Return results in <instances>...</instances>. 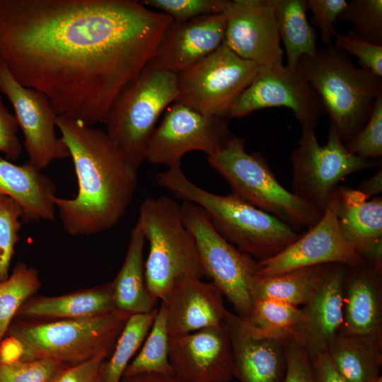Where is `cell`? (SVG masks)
Segmentation results:
<instances>
[{"instance_id": "8fae6325", "label": "cell", "mask_w": 382, "mask_h": 382, "mask_svg": "<svg viewBox=\"0 0 382 382\" xmlns=\"http://www.w3.org/2000/svg\"><path fill=\"white\" fill-rule=\"evenodd\" d=\"M262 67L241 58L223 42L177 74L175 102L206 115L229 118L233 105Z\"/></svg>"}, {"instance_id": "d6986e66", "label": "cell", "mask_w": 382, "mask_h": 382, "mask_svg": "<svg viewBox=\"0 0 382 382\" xmlns=\"http://www.w3.org/2000/svg\"><path fill=\"white\" fill-rule=\"evenodd\" d=\"M226 27L223 12L173 21L149 65L178 74L217 50L224 42Z\"/></svg>"}, {"instance_id": "e575fe53", "label": "cell", "mask_w": 382, "mask_h": 382, "mask_svg": "<svg viewBox=\"0 0 382 382\" xmlns=\"http://www.w3.org/2000/svg\"><path fill=\"white\" fill-rule=\"evenodd\" d=\"M23 212L13 199L0 195V282L9 277V269L20 241Z\"/></svg>"}, {"instance_id": "4fadbf2b", "label": "cell", "mask_w": 382, "mask_h": 382, "mask_svg": "<svg viewBox=\"0 0 382 382\" xmlns=\"http://www.w3.org/2000/svg\"><path fill=\"white\" fill-rule=\"evenodd\" d=\"M285 107L294 112L301 127H317L326 114L321 99L306 79L286 65L262 67L236 100L230 119L239 118L267 108Z\"/></svg>"}, {"instance_id": "8992f818", "label": "cell", "mask_w": 382, "mask_h": 382, "mask_svg": "<svg viewBox=\"0 0 382 382\" xmlns=\"http://www.w3.org/2000/svg\"><path fill=\"white\" fill-rule=\"evenodd\" d=\"M137 221L149 243L144 276L154 301L162 300L183 276L206 277L195 241L184 225L181 205L176 201L165 195L146 198Z\"/></svg>"}, {"instance_id": "d6a6232c", "label": "cell", "mask_w": 382, "mask_h": 382, "mask_svg": "<svg viewBox=\"0 0 382 382\" xmlns=\"http://www.w3.org/2000/svg\"><path fill=\"white\" fill-rule=\"evenodd\" d=\"M41 285L37 271L18 262L11 274L0 282V342L21 307Z\"/></svg>"}, {"instance_id": "44dd1931", "label": "cell", "mask_w": 382, "mask_h": 382, "mask_svg": "<svg viewBox=\"0 0 382 382\" xmlns=\"http://www.w3.org/2000/svg\"><path fill=\"white\" fill-rule=\"evenodd\" d=\"M170 336L192 332L224 323L227 309L223 295L211 282L183 276L161 300Z\"/></svg>"}, {"instance_id": "52a82bcc", "label": "cell", "mask_w": 382, "mask_h": 382, "mask_svg": "<svg viewBox=\"0 0 382 382\" xmlns=\"http://www.w3.org/2000/svg\"><path fill=\"white\" fill-rule=\"evenodd\" d=\"M207 161L226 180L233 195L295 231L312 228L323 215V211L285 189L258 151L248 154L241 137L233 135L220 151L207 156Z\"/></svg>"}, {"instance_id": "bcb514c9", "label": "cell", "mask_w": 382, "mask_h": 382, "mask_svg": "<svg viewBox=\"0 0 382 382\" xmlns=\"http://www.w3.org/2000/svg\"><path fill=\"white\" fill-rule=\"evenodd\" d=\"M120 382H183L175 375L159 373H145L130 376H123Z\"/></svg>"}, {"instance_id": "f35d334b", "label": "cell", "mask_w": 382, "mask_h": 382, "mask_svg": "<svg viewBox=\"0 0 382 382\" xmlns=\"http://www.w3.org/2000/svg\"><path fill=\"white\" fill-rule=\"evenodd\" d=\"M334 47L357 58L362 69L382 77V46L369 43L352 30L346 35L336 33Z\"/></svg>"}, {"instance_id": "4dcf8cb0", "label": "cell", "mask_w": 382, "mask_h": 382, "mask_svg": "<svg viewBox=\"0 0 382 382\" xmlns=\"http://www.w3.org/2000/svg\"><path fill=\"white\" fill-rule=\"evenodd\" d=\"M157 310L129 316L109 359H105L101 366L100 382L121 381L127 366L151 329Z\"/></svg>"}, {"instance_id": "83f0119b", "label": "cell", "mask_w": 382, "mask_h": 382, "mask_svg": "<svg viewBox=\"0 0 382 382\" xmlns=\"http://www.w3.org/2000/svg\"><path fill=\"white\" fill-rule=\"evenodd\" d=\"M324 265L297 268L269 277L253 279L250 295L253 303L259 299L282 301L296 307L305 305L318 289Z\"/></svg>"}, {"instance_id": "7a4b0ae2", "label": "cell", "mask_w": 382, "mask_h": 382, "mask_svg": "<svg viewBox=\"0 0 382 382\" xmlns=\"http://www.w3.org/2000/svg\"><path fill=\"white\" fill-rule=\"evenodd\" d=\"M57 127L69 149L78 183L74 197H52L64 230L79 236L112 228L132 202L138 169L105 131L60 116Z\"/></svg>"}, {"instance_id": "9c48e42d", "label": "cell", "mask_w": 382, "mask_h": 382, "mask_svg": "<svg viewBox=\"0 0 382 382\" xmlns=\"http://www.w3.org/2000/svg\"><path fill=\"white\" fill-rule=\"evenodd\" d=\"M316 128L313 125L302 127L299 146L291 155L292 192L324 212L343 178L379 166L381 160H364L351 153L330 120L327 142L320 146Z\"/></svg>"}, {"instance_id": "ab89813d", "label": "cell", "mask_w": 382, "mask_h": 382, "mask_svg": "<svg viewBox=\"0 0 382 382\" xmlns=\"http://www.w3.org/2000/svg\"><path fill=\"white\" fill-rule=\"evenodd\" d=\"M308 8L313 14L311 21L320 31L323 46L332 45L337 32L334 28L337 18L345 7L346 0H307Z\"/></svg>"}, {"instance_id": "9a60e30c", "label": "cell", "mask_w": 382, "mask_h": 382, "mask_svg": "<svg viewBox=\"0 0 382 382\" xmlns=\"http://www.w3.org/2000/svg\"><path fill=\"white\" fill-rule=\"evenodd\" d=\"M338 190L330 200L321 219L314 226L278 255L257 262V277H269L297 268L329 263H341L349 267L366 263L339 228Z\"/></svg>"}, {"instance_id": "8d00e7d4", "label": "cell", "mask_w": 382, "mask_h": 382, "mask_svg": "<svg viewBox=\"0 0 382 382\" xmlns=\"http://www.w3.org/2000/svg\"><path fill=\"white\" fill-rule=\"evenodd\" d=\"M226 0H144L146 7L161 10L175 22H184L209 13H221Z\"/></svg>"}, {"instance_id": "5bb4252c", "label": "cell", "mask_w": 382, "mask_h": 382, "mask_svg": "<svg viewBox=\"0 0 382 382\" xmlns=\"http://www.w3.org/2000/svg\"><path fill=\"white\" fill-rule=\"evenodd\" d=\"M0 92L13 108L30 161L42 170L55 160L70 157L66 144L56 134L59 115L50 100L40 91L19 83L1 60Z\"/></svg>"}, {"instance_id": "30bf717a", "label": "cell", "mask_w": 382, "mask_h": 382, "mask_svg": "<svg viewBox=\"0 0 382 382\" xmlns=\"http://www.w3.org/2000/svg\"><path fill=\"white\" fill-rule=\"evenodd\" d=\"M184 225L192 235L205 272L243 320L249 317L251 284L258 270L256 260L225 240L204 209L192 202L181 204Z\"/></svg>"}, {"instance_id": "ac0fdd59", "label": "cell", "mask_w": 382, "mask_h": 382, "mask_svg": "<svg viewBox=\"0 0 382 382\" xmlns=\"http://www.w3.org/2000/svg\"><path fill=\"white\" fill-rule=\"evenodd\" d=\"M338 336L382 347V270L366 262L347 266Z\"/></svg>"}, {"instance_id": "f1b7e54d", "label": "cell", "mask_w": 382, "mask_h": 382, "mask_svg": "<svg viewBox=\"0 0 382 382\" xmlns=\"http://www.w3.org/2000/svg\"><path fill=\"white\" fill-rule=\"evenodd\" d=\"M327 354L347 382H373L381 376L382 347L337 336Z\"/></svg>"}, {"instance_id": "7402d4cb", "label": "cell", "mask_w": 382, "mask_h": 382, "mask_svg": "<svg viewBox=\"0 0 382 382\" xmlns=\"http://www.w3.org/2000/svg\"><path fill=\"white\" fill-rule=\"evenodd\" d=\"M224 325L229 336L233 374L240 382H284L287 360L284 345L250 332L242 318L227 310Z\"/></svg>"}, {"instance_id": "d590c367", "label": "cell", "mask_w": 382, "mask_h": 382, "mask_svg": "<svg viewBox=\"0 0 382 382\" xmlns=\"http://www.w3.org/2000/svg\"><path fill=\"white\" fill-rule=\"evenodd\" d=\"M64 366L48 359L0 363V382H49Z\"/></svg>"}, {"instance_id": "e0dca14e", "label": "cell", "mask_w": 382, "mask_h": 382, "mask_svg": "<svg viewBox=\"0 0 382 382\" xmlns=\"http://www.w3.org/2000/svg\"><path fill=\"white\" fill-rule=\"evenodd\" d=\"M169 361L183 382H231L233 357L224 323L170 336Z\"/></svg>"}, {"instance_id": "3957f363", "label": "cell", "mask_w": 382, "mask_h": 382, "mask_svg": "<svg viewBox=\"0 0 382 382\" xmlns=\"http://www.w3.org/2000/svg\"><path fill=\"white\" fill-rule=\"evenodd\" d=\"M156 180L183 202L202 207L225 240L257 261L278 255L301 236L233 193L219 195L199 187L184 174L181 163L157 173Z\"/></svg>"}, {"instance_id": "ba28073f", "label": "cell", "mask_w": 382, "mask_h": 382, "mask_svg": "<svg viewBox=\"0 0 382 382\" xmlns=\"http://www.w3.org/2000/svg\"><path fill=\"white\" fill-rule=\"evenodd\" d=\"M177 96V74L149 64L119 93L101 121L111 141L137 169L145 161L158 119Z\"/></svg>"}, {"instance_id": "ee69618b", "label": "cell", "mask_w": 382, "mask_h": 382, "mask_svg": "<svg viewBox=\"0 0 382 382\" xmlns=\"http://www.w3.org/2000/svg\"><path fill=\"white\" fill-rule=\"evenodd\" d=\"M313 382H347L335 369L327 353L310 357Z\"/></svg>"}, {"instance_id": "1f68e13d", "label": "cell", "mask_w": 382, "mask_h": 382, "mask_svg": "<svg viewBox=\"0 0 382 382\" xmlns=\"http://www.w3.org/2000/svg\"><path fill=\"white\" fill-rule=\"evenodd\" d=\"M169 339L166 312L161 304L142 348L129 364L123 376L145 373L174 375L169 361Z\"/></svg>"}, {"instance_id": "484cf974", "label": "cell", "mask_w": 382, "mask_h": 382, "mask_svg": "<svg viewBox=\"0 0 382 382\" xmlns=\"http://www.w3.org/2000/svg\"><path fill=\"white\" fill-rule=\"evenodd\" d=\"M145 237L138 221L132 228L125 261L110 283L116 309L129 314L153 311L156 301L150 296L144 276Z\"/></svg>"}, {"instance_id": "b9f144b4", "label": "cell", "mask_w": 382, "mask_h": 382, "mask_svg": "<svg viewBox=\"0 0 382 382\" xmlns=\"http://www.w3.org/2000/svg\"><path fill=\"white\" fill-rule=\"evenodd\" d=\"M18 128L15 115L8 110L0 95V153L11 161L17 160L22 152L17 135Z\"/></svg>"}, {"instance_id": "5b68a950", "label": "cell", "mask_w": 382, "mask_h": 382, "mask_svg": "<svg viewBox=\"0 0 382 382\" xmlns=\"http://www.w3.org/2000/svg\"><path fill=\"white\" fill-rule=\"evenodd\" d=\"M130 315L114 309L77 319L28 320L15 318L6 335L16 343L21 361L48 359L71 365L100 354L110 355Z\"/></svg>"}, {"instance_id": "6da1fadb", "label": "cell", "mask_w": 382, "mask_h": 382, "mask_svg": "<svg viewBox=\"0 0 382 382\" xmlns=\"http://www.w3.org/2000/svg\"><path fill=\"white\" fill-rule=\"evenodd\" d=\"M172 18L135 0H0V60L60 117L101 123Z\"/></svg>"}, {"instance_id": "277c9868", "label": "cell", "mask_w": 382, "mask_h": 382, "mask_svg": "<svg viewBox=\"0 0 382 382\" xmlns=\"http://www.w3.org/2000/svg\"><path fill=\"white\" fill-rule=\"evenodd\" d=\"M296 69L319 95L347 147L366 125L382 96V77L356 67L346 52L332 45L313 57L302 56Z\"/></svg>"}, {"instance_id": "cb8c5ba5", "label": "cell", "mask_w": 382, "mask_h": 382, "mask_svg": "<svg viewBox=\"0 0 382 382\" xmlns=\"http://www.w3.org/2000/svg\"><path fill=\"white\" fill-rule=\"evenodd\" d=\"M56 192L52 179L31 161L17 165L0 156V195L21 205L23 221L54 220L56 207L52 197Z\"/></svg>"}, {"instance_id": "2e32d148", "label": "cell", "mask_w": 382, "mask_h": 382, "mask_svg": "<svg viewBox=\"0 0 382 382\" xmlns=\"http://www.w3.org/2000/svg\"><path fill=\"white\" fill-rule=\"evenodd\" d=\"M224 42L241 58L263 67L283 65L272 0L225 1Z\"/></svg>"}, {"instance_id": "f546056e", "label": "cell", "mask_w": 382, "mask_h": 382, "mask_svg": "<svg viewBox=\"0 0 382 382\" xmlns=\"http://www.w3.org/2000/svg\"><path fill=\"white\" fill-rule=\"evenodd\" d=\"M303 319L302 308L271 299L253 303L248 319L243 320L252 334L277 340L282 342L295 341V332Z\"/></svg>"}, {"instance_id": "f6af8a7d", "label": "cell", "mask_w": 382, "mask_h": 382, "mask_svg": "<svg viewBox=\"0 0 382 382\" xmlns=\"http://www.w3.org/2000/svg\"><path fill=\"white\" fill-rule=\"evenodd\" d=\"M357 190L368 199L371 197L377 196L382 192V168L381 165L376 174L361 183Z\"/></svg>"}, {"instance_id": "60d3db41", "label": "cell", "mask_w": 382, "mask_h": 382, "mask_svg": "<svg viewBox=\"0 0 382 382\" xmlns=\"http://www.w3.org/2000/svg\"><path fill=\"white\" fill-rule=\"evenodd\" d=\"M108 357L100 354L76 364L66 365L49 382H100L101 366Z\"/></svg>"}, {"instance_id": "7c38bea8", "label": "cell", "mask_w": 382, "mask_h": 382, "mask_svg": "<svg viewBox=\"0 0 382 382\" xmlns=\"http://www.w3.org/2000/svg\"><path fill=\"white\" fill-rule=\"evenodd\" d=\"M228 117L209 116L175 102L166 109L147 146L145 160L169 168L193 151L212 156L233 137Z\"/></svg>"}, {"instance_id": "4316f807", "label": "cell", "mask_w": 382, "mask_h": 382, "mask_svg": "<svg viewBox=\"0 0 382 382\" xmlns=\"http://www.w3.org/2000/svg\"><path fill=\"white\" fill-rule=\"evenodd\" d=\"M278 33L286 54V66L296 69L299 59L314 56L317 48L315 29L307 19V0H272Z\"/></svg>"}, {"instance_id": "7dc6e473", "label": "cell", "mask_w": 382, "mask_h": 382, "mask_svg": "<svg viewBox=\"0 0 382 382\" xmlns=\"http://www.w3.org/2000/svg\"><path fill=\"white\" fill-rule=\"evenodd\" d=\"M373 382H382V377L380 376L378 378H377L376 380H374Z\"/></svg>"}, {"instance_id": "ffe728a7", "label": "cell", "mask_w": 382, "mask_h": 382, "mask_svg": "<svg viewBox=\"0 0 382 382\" xmlns=\"http://www.w3.org/2000/svg\"><path fill=\"white\" fill-rule=\"evenodd\" d=\"M347 265H324L320 284L302 308L303 319L296 328L295 341L309 357L327 353L338 336L342 319V286Z\"/></svg>"}, {"instance_id": "d4e9b609", "label": "cell", "mask_w": 382, "mask_h": 382, "mask_svg": "<svg viewBox=\"0 0 382 382\" xmlns=\"http://www.w3.org/2000/svg\"><path fill=\"white\" fill-rule=\"evenodd\" d=\"M115 308L110 283L57 296L30 298L16 318L52 320L93 317Z\"/></svg>"}, {"instance_id": "603a6c76", "label": "cell", "mask_w": 382, "mask_h": 382, "mask_svg": "<svg viewBox=\"0 0 382 382\" xmlns=\"http://www.w3.org/2000/svg\"><path fill=\"white\" fill-rule=\"evenodd\" d=\"M337 219L346 240L371 266L382 270V198L340 187Z\"/></svg>"}, {"instance_id": "7bdbcfd3", "label": "cell", "mask_w": 382, "mask_h": 382, "mask_svg": "<svg viewBox=\"0 0 382 382\" xmlns=\"http://www.w3.org/2000/svg\"><path fill=\"white\" fill-rule=\"evenodd\" d=\"M283 343L287 360L284 382H313L310 357L305 348L296 341Z\"/></svg>"}, {"instance_id": "836d02e7", "label": "cell", "mask_w": 382, "mask_h": 382, "mask_svg": "<svg viewBox=\"0 0 382 382\" xmlns=\"http://www.w3.org/2000/svg\"><path fill=\"white\" fill-rule=\"evenodd\" d=\"M337 21L351 23L361 39L382 46V0L347 1Z\"/></svg>"}, {"instance_id": "74e56055", "label": "cell", "mask_w": 382, "mask_h": 382, "mask_svg": "<svg viewBox=\"0 0 382 382\" xmlns=\"http://www.w3.org/2000/svg\"><path fill=\"white\" fill-rule=\"evenodd\" d=\"M364 160H379L382 156V96L361 132L346 147Z\"/></svg>"}]
</instances>
